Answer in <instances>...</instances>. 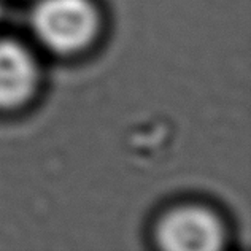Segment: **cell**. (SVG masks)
<instances>
[{"label": "cell", "mask_w": 251, "mask_h": 251, "mask_svg": "<svg viewBox=\"0 0 251 251\" xmlns=\"http://www.w3.org/2000/svg\"><path fill=\"white\" fill-rule=\"evenodd\" d=\"M37 62L23 45L0 40V107L24 103L37 88Z\"/></svg>", "instance_id": "obj_3"}, {"label": "cell", "mask_w": 251, "mask_h": 251, "mask_svg": "<svg viewBox=\"0 0 251 251\" xmlns=\"http://www.w3.org/2000/svg\"><path fill=\"white\" fill-rule=\"evenodd\" d=\"M99 25L89 0H40L32 13V27L46 48L75 52L89 45Z\"/></svg>", "instance_id": "obj_1"}, {"label": "cell", "mask_w": 251, "mask_h": 251, "mask_svg": "<svg viewBox=\"0 0 251 251\" xmlns=\"http://www.w3.org/2000/svg\"><path fill=\"white\" fill-rule=\"evenodd\" d=\"M0 15H2V5H0Z\"/></svg>", "instance_id": "obj_4"}, {"label": "cell", "mask_w": 251, "mask_h": 251, "mask_svg": "<svg viewBox=\"0 0 251 251\" xmlns=\"http://www.w3.org/2000/svg\"><path fill=\"white\" fill-rule=\"evenodd\" d=\"M156 239L170 251H213L221 248L224 232L210 210L186 205L172 210L157 224Z\"/></svg>", "instance_id": "obj_2"}]
</instances>
